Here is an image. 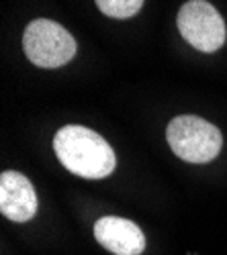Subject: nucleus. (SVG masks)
I'll use <instances>...</instances> for the list:
<instances>
[{"instance_id": "f257e3e1", "label": "nucleus", "mask_w": 227, "mask_h": 255, "mask_svg": "<svg viewBox=\"0 0 227 255\" xmlns=\"http://www.w3.org/2000/svg\"><path fill=\"white\" fill-rule=\"evenodd\" d=\"M53 149L68 172L86 180L111 176L117 163L113 147L96 131L80 125L61 127L53 137Z\"/></svg>"}, {"instance_id": "7ed1b4c3", "label": "nucleus", "mask_w": 227, "mask_h": 255, "mask_svg": "<svg viewBox=\"0 0 227 255\" xmlns=\"http://www.w3.org/2000/svg\"><path fill=\"white\" fill-rule=\"evenodd\" d=\"M23 49L31 63L45 70L61 68L76 55V39L49 18H35L23 35Z\"/></svg>"}, {"instance_id": "f03ea898", "label": "nucleus", "mask_w": 227, "mask_h": 255, "mask_svg": "<svg viewBox=\"0 0 227 255\" xmlns=\"http://www.w3.org/2000/svg\"><path fill=\"white\" fill-rule=\"evenodd\" d=\"M166 139L176 157L189 163H207L221 151L223 137L215 125L195 115H180L170 121Z\"/></svg>"}, {"instance_id": "39448f33", "label": "nucleus", "mask_w": 227, "mask_h": 255, "mask_svg": "<svg viewBox=\"0 0 227 255\" xmlns=\"http://www.w3.org/2000/svg\"><path fill=\"white\" fill-rule=\"evenodd\" d=\"M0 212L14 223H27L35 217L37 194L27 176L18 172L0 176Z\"/></svg>"}, {"instance_id": "0eeeda50", "label": "nucleus", "mask_w": 227, "mask_h": 255, "mask_svg": "<svg viewBox=\"0 0 227 255\" xmlns=\"http://www.w3.org/2000/svg\"><path fill=\"white\" fill-rule=\"evenodd\" d=\"M96 4L111 18H129L139 12L143 0H96Z\"/></svg>"}, {"instance_id": "423d86ee", "label": "nucleus", "mask_w": 227, "mask_h": 255, "mask_svg": "<svg viewBox=\"0 0 227 255\" xmlns=\"http://www.w3.org/2000/svg\"><path fill=\"white\" fill-rule=\"evenodd\" d=\"M96 241L115 255H139L146 249V237L141 229L121 217H102L94 225Z\"/></svg>"}, {"instance_id": "20e7f679", "label": "nucleus", "mask_w": 227, "mask_h": 255, "mask_svg": "<svg viewBox=\"0 0 227 255\" xmlns=\"http://www.w3.org/2000/svg\"><path fill=\"white\" fill-rule=\"evenodd\" d=\"M178 31L195 49L213 53L225 43V23L207 0H189L178 12Z\"/></svg>"}]
</instances>
